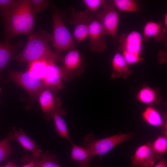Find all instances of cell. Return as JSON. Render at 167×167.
Returning <instances> with one entry per match:
<instances>
[{"label":"cell","instance_id":"cell-8","mask_svg":"<svg viewBox=\"0 0 167 167\" xmlns=\"http://www.w3.org/2000/svg\"><path fill=\"white\" fill-rule=\"evenodd\" d=\"M79 50L73 49L68 51L62 62L63 64V80L70 81L80 75L84 70V64Z\"/></svg>","mask_w":167,"mask_h":167},{"label":"cell","instance_id":"cell-34","mask_svg":"<svg viewBox=\"0 0 167 167\" xmlns=\"http://www.w3.org/2000/svg\"><path fill=\"white\" fill-rule=\"evenodd\" d=\"M164 27L167 28V14L165 13L164 15Z\"/></svg>","mask_w":167,"mask_h":167},{"label":"cell","instance_id":"cell-21","mask_svg":"<svg viewBox=\"0 0 167 167\" xmlns=\"http://www.w3.org/2000/svg\"><path fill=\"white\" fill-rule=\"evenodd\" d=\"M137 100L145 104L152 105L157 102L158 95L156 90L149 87H145L139 90L136 95Z\"/></svg>","mask_w":167,"mask_h":167},{"label":"cell","instance_id":"cell-14","mask_svg":"<svg viewBox=\"0 0 167 167\" xmlns=\"http://www.w3.org/2000/svg\"><path fill=\"white\" fill-rule=\"evenodd\" d=\"M22 46L21 41L14 44L6 40L0 41V80L2 78V71L14 58L18 49Z\"/></svg>","mask_w":167,"mask_h":167},{"label":"cell","instance_id":"cell-22","mask_svg":"<svg viewBox=\"0 0 167 167\" xmlns=\"http://www.w3.org/2000/svg\"><path fill=\"white\" fill-rule=\"evenodd\" d=\"M52 61L40 60L31 62L28 64V70L34 76L42 80L46 75L49 65Z\"/></svg>","mask_w":167,"mask_h":167},{"label":"cell","instance_id":"cell-33","mask_svg":"<svg viewBox=\"0 0 167 167\" xmlns=\"http://www.w3.org/2000/svg\"><path fill=\"white\" fill-rule=\"evenodd\" d=\"M2 167H17V166L14 162L11 161L7 163L4 166Z\"/></svg>","mask_w":167,"mask_h":167},{"label":"cell","instance_id":"cell-1","mask_svg":"<svg viewBox=\"0 0 167 167\" xmlns=\"http://www.w3.org/2000/svg\"><path fill=\"white\" fill-rule=\"evenodd\" d=\"M36 14L30 0H19L11 10L2 13L0 16L4 25L5 40L11 41L18 35L31 33L35 26Z\"/></svg>","mask_w":167,"mask_h":167},{"label":"cell","instance_id":"cell-12","mask_svg":"<svg viewBox=\"0 0 167 167\" xmlns=\"http://www.w3.org/2000/svg\"><path fill=\"white\" fill-rule=\"evenodd\" d=\"M121 45L118 49L140 55L142 50V36L138 32L133 31L128 34H123L118 37Z\"/></svg>","mask_w":167,"mask_h":167},{"label":"cell","instance_id":"cell-7","mask_svg":"<svg viewBox=\"0 0 167 167\" xmlns=\"http://www.w3.org/2000/svg\"><path fill=\"white\" fill-rule=\"evenodd\" d=\"M70 14L67 22L74 25V36L79 42L85 39L88 35L91 23L94 19L95 15L87 9L84 11L75 12L74 8H70Z\"/></svg>","mask_w":167,"mask_h":167},{"label":"cell","instance_id":"cell-28","mask_svg":"<svg viewBox=\"0 0 167 167\" xmlns=\"http://www.w3.org/2000/svg\"><path fill=\"white\" fill-rule=\"evenodd\" d=\"M34 11L36 14L44 11L49 5L50 2L46 0H30Z\"/></svg>","mask_w":167,"mask_h":167},{"label":"cell","instance_id":"cell-29","mask_svg":"<svg viewBox=\"0 0 167 167\" xmlns=\"http://www.w3.org/2000/svg\"><path fill=\"white\" fill-rule=\"evenodd\" d=\"M122 54L129 65L136 64L143 60L139 55L135 53L124 51L122 52Z\"/></svg>","mask_w":167,"mask_h":167},{"label":"cell","instance_id":"cell-31","mask_svg":"<svg viewBox=\"0 0 167 167\" xmlns=\"http://www.w3.org/2000/svg\"><path fill=\"white\" fill-rule=\"evenodd\" d=\"M18 0H0V11L5 12L11 10L16 5Z\"/></svg>","mask_w":167,"mask_h":167},{"label":"cell","instance_id":"cell-3","mask_svg":"<svg viewBox=\"0 0 167 167\" xmlns=\"http://www.w3.org/2000/svg\"><path fill=\"white\" fill-rule=\"evenodd\" d=\"M53 10V47L55 53L60 56L66 51L74 49L76 44L73 36L64 23L62 14L51 2Z\"/></svg>","mask_w":167,"mask_h":167},{"label":"cell","instance_id":"cell-26","mask_svg":"<svg viewBox=\"0 0 167 167\" xmlns=\"http://www.w3.org/2000/svg\"><path fill=\"white\" fill-rule=\"evenodd\" d=\"M14 140L11 131L7 137L0 141V162L5 160L11 154L13 148L10 141Z\"/></svg>","mask_w":167,"mask_h":167},{"label":"cell","instance_id":"cell-27","mask_svg":"<svg viewBox=\"0 0 167 167\" xmlns=\"http://www.w3.org/2000/svg\"><path fill=\"white\" fill-rule=\"evenodd\" d=\"M104 0H84L83 2L88 11L95 15L99 8L102 6Z\"/></svg>","mask_w":167,"mask_h":167},{"label":"cell","instance_id":"cell-4","mask_svg":"<svg viewBox=\"0 0 167 167\" xmlns=\"http://www.w3.org/2000/svg\"><path fill=\"white\" fill-rule=\"evenodd\" d=\"M134 133H120L106 138L96 139L92 134L86 135L83 139L84 148L90 152L93 157L102 156L120 143L133 138Z\"/></svg>","mask_w":167,"mask_h":167},{"label":"cell","instance_id":"cell-5","mask_svg":"<svg viewBox=\"0 0 167 167\" xmlns=\"http://www.w3.org/2000/svg\"><path fill=\"white\" fill-rule=\"evenodd\" d=\"M8 72V79L23 88L32 100L38 98L44 89L42 80L34 76L28 70L18 71L10 69Z\"/></svg>","mask_w":167,"mask_h":167},{"label":"cell","instance_id":"cell-35","mask_svg":"<svg viewBox=\"0 0 167 167\" xmlns=\"http://www.w3.org/2000/svg\"><path fill=\"white\" fill-rule=\"evenodd\" d=\"M1 90H2V89L0 88V93L1 91Z\"/></svg>","mask_w":167,"mask_h":167},{"label":"cell","instance_id":"cell-17","mask_svg":"<svg viewBox=\"0 0 167 167\" xmlns=\"http://www.w3.org/2000/svg\"><path fill=\"white\" fill-rule=\"evenodd\" d=\"M14 140L18 141L25 149L31 151L32 155L40 157L42 154V150L34 141L29 137L21 129L12 131Z\"/></svg>","mask_w":167,"mask_h":167},{"label":"cell","instance_id":"cell-30","mask_svg":"<svg viewBox=\"0 0 167 167\" xmlns=\"http://www.w3.org/2000/svg\"><path fill=\"white\" fill-rule=\"evenodd\" d=\"M38 156L33 155H26L21 159L23 164L21 167H39L37 162Z\"/></svg>","mask_w":167,"mask_h":167},{"label":"cell","instance_id":"cell-20","mask_svg":"<svg viewBox=\"0 0 167 167\" xmlns=\"http://www.w3.org/2000/svg\"><path fill=\"white\" fill-rule=\"evenodd\" d=\"M112 65L114 73L117 74L126 75L131 72L129 67V65L126 62L122 54L117 51L113 58Z\"/></svg>","mask_w":167,"mask_h":167},{"label":"cell","instance_id":"cell-6","mask_svg":"<svg viewBox=\"0 0 167 167\" xmlns=\"http://www.w3.org/2000/svg\"><path fill=\"white\" fill-rule=\"evenodd\" d=\"M102 9L95 14L97 20L101 25L105 36H111L115 41L119 22V16L113 1L105 0Z\"/></svg>","mask_w":167,"mask_h":167},{"label":"cell","instance_id":"cell-25","mask_svg":"<svg viewBox=\"0 0 167 167\" xmlns=\"http://www.w3.org/2000/svg\"><path fill=\"white\" fill-rule=\"evenodd\" d=\"M37 162L39 167H61L55 156L49 151L42 153L37 157Z\"/></svg>","mask_w":167,"mask_h":167},{"label":"cell","instance_id":"cell-23","mask_svg":"<svg viewBox=\"0 0 167 167\" xmlns=\"http://www.w3.org/2000/svg\"><path fill=\"white\" fill-rule=\"evenodd\" d=\"M116 8L123 12H137L141 9L139 1L134 0H112Z\"/></svg>","mask_w":167,"mask_h":167},{"label":"cell","instance_id":"cell-19","mask_svg":"<svg viewBox=\"0 0 167 167\" xmlns=\"http://www.w3.org/2000/svg\"><path fill=\"white\" fill-rule=\"evenodd\" d=\"M71 144L72 145L71 153V159L79 162V167H90V162L93 156L89 151L72 143Z\"/></svg>","mask_w":167,"mask_h":167},{"label":"cell","instance_id":"cell-24","mask_svg":"<svg viewBox=\"0 0 167 167\" xmlns=\"http://www.w3.org/2000/svg\"><path fill=\"white\" fill-rule=\"evenodd\" d=\"M152 149L157 160L162 158V156L167 151V136H158L152 143H151Z\"/></svg>","mask_w":167,"mask_h":167},{"label":"cell","instance_id":"cell-36","mask_svg":"<svg viewBox=\"0 0 167 167\" xmlns=\"http://www.w3.org/2000/svg\"><path fill=\"white\" fill-rule=\"evenodd\" d=\"M2 167V166H1V167Z\"/></svg>","mask_w":167,"mask_h":167},{"label":"cell","instance_id":"cell-10","mask_svg":"<svg viewBox=\"0 0 167 167\" xmlns=\"http://www.w3.org/2000/svg\"><path fill=\"white\" fill-rule=\"evenodd\" d=\"M56 62L51 61L48 66L46 75L42 79L45 88L56 93L64 88L62 82L63 80L62 66H59Z\"/></svg>","mask_w":167,"mask_h":167},{"label":"cell","instance_id":"cell-9","mask_svg":"<svg viewBox=\"0 0 167 167\" xmlns=\"http://www.w3.org/2000/svg\"><path fill=\"white\" fill-rule=\"evenodd\" d=\"M156 160L149 142L137 148L131 156V164L134 167H153Z\"/></svg>","mask_w":167,"mask_h":167},{"label":"cell","instance_id":"cell-32","mask_svg":"<svg viewBox=\"0 0 167 167\" xmlns=\"http://www.w3.org/2000/svg\"><path fill=\"white\" fill-rule=\"evenodd\" d=\"M154 167H167V161L165 159L162 158L154 165Z\"/></svg>","mask_w":167,"mask_h":167},{"label":"cell","instance_id":"cell-18","mask_svg":"<svg viewBox=\"0 0 167 167\" xmlns=\"http://www.w3.org/2000/svg\"><path fill=\"white\" fill-rule=\"evenodd\" d=\"M66 114V111L61 107L55 109L51 114L53 119L56 131L58 135L66 139L71 143H72L69 137L67 127L63 117Z\"/></svg>","mask_w":167,"mask_h":167},{"label":"cell","instance_id":"cell-15","mask_svg":"<svg viewBox=\"0 0 167 167\" xmlns=\"http://www.w3.org/2000/svg\"><path fill=\"white\" fill-rule=\"evenodd\" d=\"M166 31V28L161 22L149 21L144 26L142 40L146 42L152 38L156 41H162L165 37Z\"/></svg>","mask_w":167,"mask_h":167},{"label":"cell","instance_id":"cell-11","mask_svg":"<svg viewBox=\"0 0 167 167\" xmlns=\"http://www.w3.org/2000/svg\"><path fill=\"white\" fill-rule=\"evenodd\" d=\"M88 36L90 39L91 51L101 53L106 49V43L104 38L105 36L104 32L101 25L96 19H94L91 23Z\"/></svg>","mask_w":167,"mask_h":167},{"label":"cell","instance_id":"cell-16","mask_svg":"<svg viewBox=\"0 0 167 167\" xmlns=\"http://www.w3.org/2000/svg\"><path fill=\"white\" fill-rule=\"evenodd\" d=\"M142 117L147 123L151 126L167 129L166 122L163 114L152 106L147 107L142 112Z\"/></svg>","mask_w":167,"mask_h":167},{"label":"cell","instance_id":"cell-2","mask_svg":"<svg viewBox=\"0 0 167 167\" xmlns=\"http://www.w3.org/2000/svg\"><path fill=\"white\" fill-rule=\"evenodd\" d=\"M52 40V35L46 31L31 33L28 35L27 41L22 51L14 58L20 63H29L40 60L62 62V56L57 54L50 47L49 43Z\"/></svg>","mask_w":167,"mask_h":167},{"label":"cell","instance_id":"cell-13","mask_svg":"<svg viewBox=\"0 0 167 167\" xmlns=\"http://www.w3.org/2000/svg\"><path fill=\"white\" fill-rule=\"evenodd\" d=\"M55 93L45 88L38 97L41 107L44 113L45 118L46 120L51 118V114L55 109L61 107V101Z\"/></svg>","mask_w":167,"mask_h":167}]
</instances>
